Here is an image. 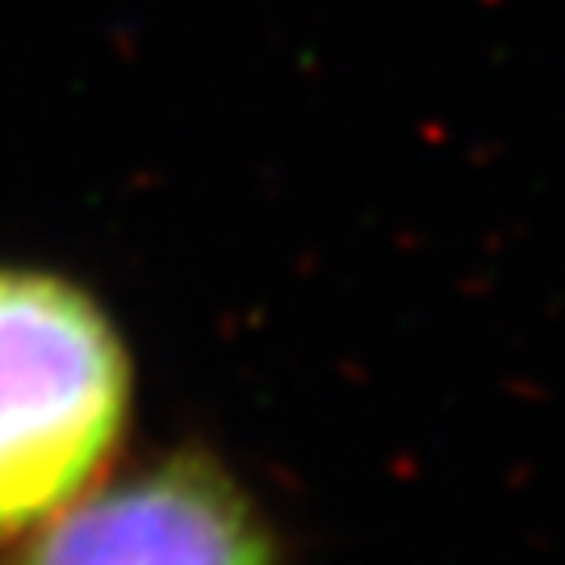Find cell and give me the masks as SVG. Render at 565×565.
Segmentation results:
<instances>
[{
  "label": "cell",
  "instance_id": "6da1fadb",
  "mask_svg": "<svg viewBox=\"0 0 565 565\" xmlns=\"http://www.w3.org/2000/svg\"><path fill=\"white\" fill-rule=\"evenodd\" d=\"M130 364L84 289L0 268V541L81 499L118 445Z\"/></svg>",
  "mask_w": 565,
  "mask_h": 565
},
{
  "label": "cell",
  "instance_id": "7a4b0ae2",
  "mask_svg": "<svg viewBox=\"0 0 565 565\" xmlns=\"http://www.w3.org/2000/svg\"><path fill=\"white\" fill-rule=\"evenodd\" d=\"M13 565H273L231 486L193 461L81 494L39 524Z\"/></svg>",
  "mask_w": 565,
  "mask_h": 565
}]
</instances>
